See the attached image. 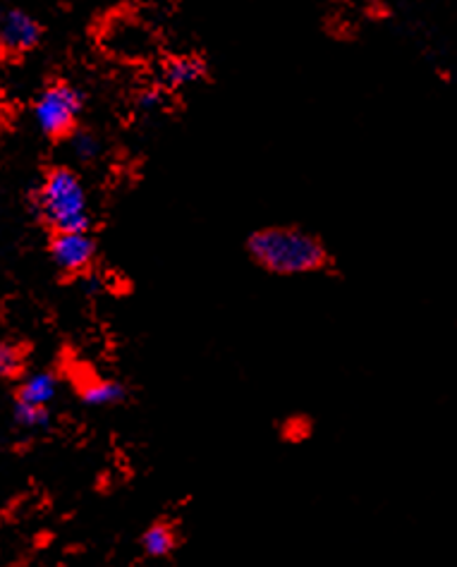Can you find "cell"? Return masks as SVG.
I'll return each instance as SVG.
<instances>
[{"instance_id": "obj_2", "label": "cell", "mask_w": 457, "mask_h": 567, "mask_svg": "<svg viewBox=\"0 0 457 567\" xmlns=\"http://www.w3.org/2000/svg\"><path fill=\"white\" fill-rule=\"evenodd\" d=\"M34 208L51 233H92L90 192L70 166H55L43 175Z\"/></svg>"}, {"instance_id": "obj_11", "label": "cell", "mask_w": 457, "mask_h": 567, "mask_svg": "<svg viewBox=\"0 0 457 567\" xmlns=\"http://www.w3.org/2000/svg\"><path fill=\"white\" fill-rule=\"evenodd\" d=\"M12 420H14V424L27 429V431H39V429L51 426L53 414H51V408H39V405H24V402H14Z\"/></svg>"}, {"instance_id": "obj_13", "label": "cell", "mask_w": 457, "mask_h": 567, "mask_svg": "<svg viewBox=\"0 0 457 567\" xmlns=\"http://www.w3.org/2000/svg\"><path fill=\"white\" fill-rule=\"evenodd\" d=\"M309 431H312V424H309V420H304V416H292V420H288L283 424V441L298 443V441L309 436Z\"/></svg>"}, {"instance_id": "obj_1", "label": "cell", "mask_w": 457, "mask_h": 567, "mask_svg": "<svg viewBox=\"0 0 457 567\" xmlns=\"http://www.w3.org/2000/svg\"><path fill=\"white\" fill-rule=\"evenodd\" d=\"M247 251L257 266L273 276L319 274L331 264V254L319 237L294 226H271L252 233Z\"/></svg>"}, {"instance_id": "obj_4", "label": "cell", "mask_w": 457, "mask_h": 567, "mask_svg": "<svg viewBox=\"0 0 457 567\" xmlns=\"http://www.w3.org/2000/svg\"><path fill=\"white\" fill-rule=\"evenodd\" d=\"M49 251L58 271L84 276L96 261V240L92 233H53Z\"/></svg>"}, {"instance_id": "obj_14", "label": "cell", "mask_w": 457, "mask_h": 567, "mask_svg": "<svg viewBox=\"0 0 457 567\" xmlns=\"http://www.w3.org/2000/svg\"><path fill=\"white\" fill-rule=\"evenodd\" d=\"M137 106L146 113L158 111L160 106H164V92H160V89H146V92H142L137 96Z\"/></svg>"}, {"instance_id": "obj_8", "label": "cell", "mask_w": 457, "mask_h": 567, "mask_svg": "<svg viewBox=\"0 0 457 567\" xmlns=\"http://www.w3.org/2000/svg\"><path fill=\"white\" fill-rule=\"evenodd\" d=\"M139 546H142V554L146 558H154V560L170 558L180 546L178 527H175L168 519H156L142 532Z\"/></svg>"}, {"instance_id": "obj_9", "label": "cell", "mask_w": 457, "mask_h": 567, "mask_svg": "<svg viewBox=\"0 0 457 567\" xmlns=\"http://www.w3.org/2000/svg\"><path fill=\"white\" fill-rule=\"evenodd\" d=\"M206 74H209V65L199 55H175L168 58L160 70V80L168 89H185L191 84H199Z\"/></svg>"}, {"instance_id": "obj_10", "label": "cell", "mask_w": 457, "mask_h": 567, "mask_svg": "<svg viewBox=\"0 0 457 567\" xmlns=\"http://www.w3.org/2000/svg\"><path fill=\"white\" fill-rule=\"evenodd\" d=\"M27 369V348L20 342L0 340V381L22 379Z\"/></svg>"}, {"instance_id": "obj_12", "label": "cell", "mask_w": 457, "mask_h": 567, "mask_svg": "<svg viewBox=\"0 0 457 567\" xmlns=\"http://www.w3.org/2000/svg\"><path fill=\"white\" fill-rule=\"evenodd\" d=\"M67 144L72 148V154H75V158L82 161V163H92L101 156V142H98L96 134L90 132V130L77 127L67 137Z\"/></svg>"}, {"instance_id": "obj_7", "label": "cell", "mask_w": 457, "mask_h": 567, "mask_svg": "<svg viewBox=\"0 0 457 567\" xmlns=\"http://www.w3.org/2000/svg\"><path fill=\"white\" fill-rule=\"evenodd\" d=\"M77 398L86 408H115L127 400V388L123 381L106 377H86L75 383Z\"/></svg>"}, {"instance_id": "obj_5", "label": "cell", "mask_w": 457, "mask_h": 567, "mask_svg": "<svg viewBox=\"0 0 457 567\" xmlns=\"http://www.w3.org/2000/svg\"><path fill=\"white\" fill-rule=\"evenodd\" d=\"M43 37V27L27 10H0V55L18 58L34 51Z\"/></svg>"}, {"instance_id": "obj_3", "label": "cell", "mask_w": 457, "mask_h": 567, "mask_svg": "<svg viewBox=\"0 0 457 567\" xmlns=\"http://www.w3.org/2000/svg\"><path fill=\"white\" fill-rule=\"evenodd\" d=\"M84 111V94L70 82L49 84L34 101V121L39 130L53 142H67L80 127Z\"/></svg>"}, {"instance_id": "obj_6", "label": "cell", "mask_w": 457, "mask_h": 567, "mask_svg": "<svg viewBox=\"0 0 457 567\" xmlns=\"http://www.w3.org/2000/svg\"><path fill=\"white\" fill-rule=\"evenodd\" d=\"M58 379L55 371L41 369L32 371V374H24L14 388V402H24V405H39V408H51V402L58 395Z\"/></svg>"}]
</instances>
